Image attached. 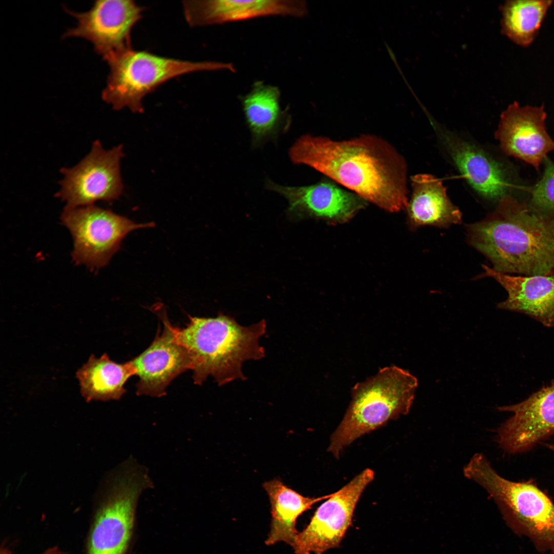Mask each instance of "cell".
Instances as JSON below:
<instances>
[{
    "label": "cell",
    "instance_id": "obj_16",
    "mask_svg": "<svg viewBox=\"0 0 554 554\" xmlns=\"http://www.w3.org/2000/svg\"><path fill=\"white\" fill-rule=\"evenodd\" d=\"M434 127L456 168L478 194L498 202L510 195L512 184L499 161L476 144L442 127Z\"/></svg>",
    "mask_w": 554,
    "mask_h": 554
},
{
    "label": "cell",
    "instance_id": "obj_9",
    "mask_svg": "<svg viewBox=\"0 0 554 554\" xmlns=\"http://www.w3.org/2000/svg\"><path fill=\"white\" fill-rule=\"evenodd\" d=\"M123 155L122 145L106 150L99 141H95L90 152L78 164L61 169L64 177L59 182L56 197L70 208L118 199L123 190L120 173Z\"/></svg>",
    "mask_w": 554,
    "mask_h": 554
},
{
    "label": "cell",
    "instance_id": "obj_5",
    "mask_svg": "<svg viewBox=\"0 0 554 554\" xmlns=\"http://www.w3.org/2000/svg\"><path fill=\"white\" fill-rule=\"evenodd\" d=\"M463 473L487 491L515 533L528 538L539 552L554 553V503L535 484L503 478L481 453L472 457Z\"/></svg>",
    "mask_w": 554,
    "mask_h": 554
},
{
    "label": "cell",
    "instance_id": "obj_26",
    "mask_svg": "<svg viewBox=\"0 0 554 554\" xmlns=\"http://www.w3.org/2000/svg\"><path fill=\"white\" fill-rule=\"evenodd\" d=\"M546 447L554 452V444H546Z\"/></svg>",
    "mask_w": 554,
    "mask_h": 554
},
{
    "label": "cell",
    "instance_id": "obj_10",
    "mask_svg": "<svg viewBox=\"0 0 554 554\" xmlns=\"http://www.w3.org/2000/svg\"><path fill=\"white\" fill-rule=\"evenodd\" d=\"M373 479V471L367 468L331 493L299 532L292 546L295 553L323 554L339 547L352 524L363 492Z\"/></svg>",
    "mask_w": 554,
    "mask_h": 554
},
{
    "label": "cell",
    "instance_id": "obj_14",
    "mask_svg": "<svg viewBox=\"0 0 554 554\" xmlns=\"http://www.w3.org/2000/svg\"><path fill=\"white\" fill-rule=\"evenodd\" d=\"M497 409L513 413L498 429L500 447L511 454L529 450L554 433V382L521 402Z\"/></svg>",
    "mask_w": 554,
    "mask_h": 554
},
{
    "label": "cell",
    "instance_id": "obj_3",
    "mask_svg": "<svg viewBox=\"0 0 554 554\" xmlns=\"http://www.w3.org/2000/svg\"><path fill=\"white\" fill-rule=\"evenodd\" d=\"M189 318L185 327H174V331L189 353L195 384H202L209 376L219 386L244 380L243 363L265 356L259 344L266 331L265 320L246 327L221 313L215 318Z\"/></svg>",
    "mask_w": 554,
    "mask_h": 554
},
{
    "label": "cell",
    "instance_id": "obj_13",
    "mask_svg": "<svg viewBox=\"0 0 554 554\" xmlns=\"http://www.w3.org/2000/svg\"><path fill=\"white\" fill-rule=\"evenodd\" d=\"M543 105L520 106L515 102L502 112L495 137L507 155L539 170L548 154L554 151V141L546 127Z\"/></svg>",
    "mask_w": 554,
    "mask_h": 554
},
{
    "label": "cell",
    "instance_id": "obj_21",
    "mask_svg": "<svg viewBox=\"0 0 554 554\" xmlns=\"http://www.w3.org/2000/svg\"><path fill=\"white\" fill-rule=\"evenodd\" d=\"M263 486L271 506L270 529L265 541L267 546L284 542L292 547L299 533L296 527L298 518L314 504L331 495L305 497L276 478L265 482Z\"/></svg>",
    "mask_w": 554,
    "mask_h": 554
},
{
    "label": "cell",
    "instance_id": "obj_7",
    "mask_svg": "<svg viewBox=\"0 0 554 554\" xmlns=\"http://www.w3.org/2000/svg\"><path fill=\"white\" fill-rule=\"evenodd\" d=\"M147 470L131 458L123 465L95 512L88 536L87 554H126L138 499L151 487Z\"/></svg>",
    "mask_w": 554,
    "mask_h": 554
},
{
    "label": "cell",
    "instance_id": "obj_12",
    "mask_svg": "<svg viewBox=\"0 0 554 554\" xmlns=\"http://www.w3.org/2000/svg\"><path fill=\"white\" fill-rule=\"evenodd\" d=\"M265 187L287 200V213L294 219L312 218L330 224H343L368 205L360 196L328 178L295 187L282 186L267 179Z\"/></svg>",
    "mask_w": 554,
    "mask_h": 554
},
{
    "label": "cell",
    "instance_id": "obj_19",
    "mask_svg": "<svg viewBox=\"0 0 554 554\" xmlns=\"http://www.w3.org/2000/svg\"><path fill=\"white\" fill-rule=\"evenodd\" d=\"M410 179L412 192L406 209L411 229L425 226L447 228L462 222V213L449 199L440 179L426 173Z\"/></svg>",
    "mask_w": 554,
    "mask_h": 554
},
{
    "label": "cell",
    "instance_id": "obj_22",
    "mask_svg": "<svg viewBox=\"0 0 554 554\" xmlns=\"http://www.w3.org/2000/svg\"><path fill=\"white\" fill-rule=\"evenodd\" d=\"M134 374L130 361L116 363L104 353L100 358L91 354L87 362L78 369L76 377L82 395L89 402L120 399L126 392V382Z\"/></svg>",
    "mask_w": 554,
    "mask_h": 554
},
{
    "label": "cell",
    "instance_id": "obj_11",
    "mask_svg": "<svg viewBox=\"0 0 554 554\" xmlns=\"http://www.w3.org/2000/svg\"><path fill=\"white\" fill-rule=\"evenodd\" d=\"M66 10L77 23L63 37H81L90 42L106 60L131 48L130 33L141 19L143 8L130 0H107L95 2L84 12Z\"/></svg>",
    "mask_w": 554,
    "mask_h": 554
},
{
    "label": "cell",
    "instance_id": "obj_4",
    "mask_svg": "<svg viewBox=\"0 0 554 554\" xmlns=\"http://www.w3.org/2000/svg\"><path fill=\"white\" fill-rule=\"evenodd\" d=\"M418 380L396 366L380 369L356 384L344 417L330 438L328 451L339 457L356 439L406 414L413 403Z\"/></svg>",
    "mask_w": 554,
    "mask_h": 554
},
{
    "label": "cell",
    "instance_id": "obj_18",
    "mask_svg": "<svg viewBox=\"0 0 554 554\" xmlns=\"http://www.w3.org/2000/svg\"><path fill=\"white\" fill-rule=\"evenodd\" d=\"M481 276L494 279L506 290L508 296L498 308L526 314L543 325L554 327V274L511 275L497 271L485 265Z\"/></svg>",
    "mask_w": 554,
    "mask_h": 554
},
{
    "label": "cell",
    "instance_id": "obj_24",
    "mask_svg": "<svg viewBox=\"0 0 554 554\" xmlns=\"http://www.w3.org/2000/svg\"><path fill=\"white\" fill-rule=\"evenodd\" d=\"M541 179L532 187L528 206L540 214L554 215V162L548 157L543 162Z\"/></svg>",
    "mask_w": 554,
    "mask_h": 554
},
{
    "label": "cell",
    "instance_id": "obj_15",
    "mask_svg": "<svg viewBox=\"0 0 554 554\" xmlns=\"http://www.w3.org/2000/svg\"><path fill=\"white\" fill-rule=\"evenodd\" d=\"M164 327L157 332L151 344L131 362L135 374L138 395L161 397L167 387L180 374L192 369V361L185 347L177 340L174 327L164 315H160Z\"/></svg>",
    "mask_w": 554,
    "mask_h": 554
},
{
    "label": "cell",
    "instance_id": "obj_2",
    "mask_svg": "<svg viewBox=\"0 0 554 554\" xmlns=\"http://www.w3.org/2000/svg\"><path fill=\"white\" fill-rule=\"evenodd\" d=\"M467 235L497 271L554 274V215L537 212L511 195L484 220L467 225Z\"/></svg>",
    "mask_w": 554,
    "mask_h": 554
},
{
    "label": "cell",
    "instance_id": "obj_1",
    "mask_svg": "<svg viewBox=\"0 0 554 554\" xmlns=\"http://www.w3.org/2000/svg\"><path fill=\"white\" fill-rule=\"evenodd\" d=\"M289 156L293 164L311 167L386 211L398 212L408 205L406 160L381 136L335 140L307 134L295 141Z\"/></svg>",
    "mask_w": 554,
    "mask_h": 554
},
{
    "label": "cell",
    "instance_id": "obj_23",
    "mask_svg": "<svg viewBox=\"0 0 554 554\" xmlns=\"http://www.w3.org/2000/svg\"><path fill=\"white\" fill-rule=\"evenodd\" d=\"M553 3L550 0L506 1L500 7L502 33L518 45L529 46Z\"/></svg>",
    "mask_w": 554,
    "mask_h": 554
},
{
    "label": "cell",
    "instance_id": "obj_20",
    "mask_svg": "<svg viewBox=\"0 0 554 554\" xmlns=\"http://www.w3.org/2000/svg\"><path fill=\"white\" fill-rule=\"evenodd\" d=\"M241 100L252 147H260L268 141H275L289 129L291 117L286 110L281 108L278 87L257 82Z\"/></svg>",
    "mask_w": 554,
    "mask_h": 554
},
{
    "label": "cell",
    "instance_id": "obj_25",
    "mask_svg": "<svg viewBox=\"0 0 554 554\" xmlns=\"http://www.w3.org/2000/svg\"><path fill=\"white\" fill-rule=\"evenodd\" d=\"M1 554H11V552L6 548H4L1 549ZM41 554H66L62 552L61 551L58 549L57 547H52L49 548L48 550L44 551Z\"/></svg>",
    "mask_w": 554,
    "mask_h": 554
},
{
    "label": "cell",
    "instance_id": "obj_17",
    "mask_svg": "<svg viewBox=\"0 0 554 554\" xmlns=\"http://www.w3.org/2000/svg\"><path fill=\"white\" fill-rule=\"evenodd\" d=\"M183 5L186 19L192 27L272 15L301 17L307 12L302 1H185Z\"/></svg>",
    "mask_w": 554,
    "mask_h": 554
},
{
    "label": "cell",
    "instance_id": "obj_8",
    "mask_svg": "<svg viewBox=\"0 0 554 554\" xmlns=\"http://www.w3.org/2000/svg\"><path fill=\"white\" fill-rule=\"evenodd\" d=\"M61 219L73 238L72 256L74 263L92 270L109 263L129 232L154 226L152 222L135 223L93 205L77 208L66 206Z\"/></svg>",
    "mask_w": 554,
    "mask_h": 554
},
{
    "label": "cell",
    "instance_id": "obj_6",
    "mask_svg": "<svg viewBox=\"0 0 554 554\" xmlns=\"http://www.w3.org/2000/svg\"><path fill=\"white\" fill-rule=\"evenodd\" d=\"M105 61L110 72L103 100L114 110L128 108L140 113L143 111L144 97L171 78L196 71H235L231 63L182 61L132 48Z\"/></svg>",
    "mask_w": 554,
    "mask_h": 554
}]
</instances>
